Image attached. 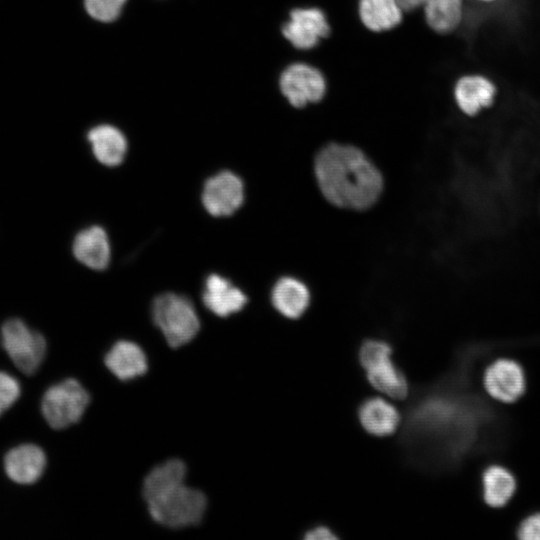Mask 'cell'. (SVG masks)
Listing matches in <instances>:
<instances>
[{
	"label": "cell",
	"instance_id": "cell-10",
	"mask_svg": "<svg viewBox=\"0 0 540 540\" xmlns=\"http://www.w3.org/2000/svg\"><path fill=\"white\" fill-rule=\"evenodd\" d=\"M284 37L296 48L315 47L330 33V26L322 10L316 7L296 8L282 27Z\"/></svg>",
	"mask_w": 540,
	"mask_h": 540
},
{
	"label": "cell",
	"instance_id": "cell-23",
	"mask_svg": "<svg viewBox=\"0 0 540 540\" xmlns=\"http://www.w3.org/2000/svg\"><path fill=\"white\" fill-rule=\"evenodd\" d=\"M126 0H85L88 14L101 22L117 19Z\"/></svg>",
	"mask_w": 540,
	"mask_h": 540
},
{
	"label": "cell",
	"instance_id": "cell-3",
	"mask_svg": "<svg viewBox=\"0 0 540 540\" xmlns=\"http://www.w3.org/2000/svg\"><path fill=\"white\" fill-rule=\"evenodd\" d=\"M392 346L380 339L365 340L358 352L360 365L369 383L394 399L408 395L409 385L404 372L392 360Z\"/></svg>",
	"mask_w": 540,
	"mask_h": 540
},
{
	"label": "cell",
	"instance_id": "cell-19",
	"mask_svg": "<svg viewBox=\"0 0 540 540\" xmlns=\"http://www.w3.org/2000/svg\"><path fill=\"white\" fill-rule=\"evenodd\" d=\"M186 466L179 459L168 460L153 468L143 482V497L149 502L184 484Z\"/></svg>",
	"mask_w": 540,
	"mask_h": 540
},
{
	"label": "cell",
	"instance_id": "cell-11",
	"mask_svg": "<svg viewBox=\"0 0 540 540\" xmlns=\"http://www.w3.org/2000/svg\"><path fill=\"white\" fill-rule=\"evenodd\" d=\"M202 300L207 309L220 317L239 312L248 301L241 289L218 274L206 278Z\"/></svg>",
	"mask_w": 540,
	"mask_h": 540
},
{
	"label": "cell",
	"instance_id": "cell-14",
	"mask_svg": "<svg viewBox=\"0 0 540 540\" xmlns=\"http://www.w3.org/2000/svg\"><path fill=\"white\" fill-rule=\"evenodd\" d=\"M358 420L363 429L373 436H388L400 423L397 409L381 397H369L357 409Z\"/></svg>",
	"mask_w": 540,
	"mask_h": 540
},
{
	"label": "cell",
	"instance_id": "cell-22",
	"mask_svg": "<svg viewBox=\"0 0 540 540\" xmlns=\"http://www.w3.org/2000/svg\"><path fill=\"white\" fill-rule=\"evenodd\" d=\"M423 6L426 21L436 32H450L461 20V0H427Z\"/></svg>",
	"mask_w": 540,
	"mask_h": 540
},
{
	"label": "cell",
	"instance_id": "cell-25",
	"mask_svg": "<svg viewBox=\"0 0 540 540\" xmlns=\"http://www.w3.org/2000/svg\"><path fill=\"white\" fill-rule=\"evenodd\" d=\"M521 540H540V512L527 516L517 528Z\"/></svg>",
	"mask_w": 540,
	"mask_h": 540
},
{
	"label": "cell",
	"instance_id": "cell-20",
	"mask_svg": "<svg viewBox=\"0 0 540 540\" xmlns=\"http://www.w3.org/2000/svg\"><path fill=\"white\" fill-rule=\"evenodd\" d=\"M517 483L504 466L491 465L482 474V493L485 503L492 508L505 506L514 496Z\"/></svg>",
	"mask_w": 540,
	"mask_h": 540
},
{
	"label": "cell",
	"instance_id": "cell-8",
	"mask_svg": "<svg viewBox=\"0 0 540 540\" xmlns=\"http://www.w3.org/2000/svg\"><path fill=\"white\" fill-rule=\"evenodd\" d=\"M483 386L494 400L505 404L514 403L525 393V372L515 360L499 358L486 367Z\"/></svg>",
	"mask_w": 540,
	"mask_h": 540
},
{
	"label": "cell",
	"instance_id": "cell-2",
	"mask_svg": "<svg viewBox=\"0 0 540 540\" xmlns=\"http://www.w3.org/2000/svg\"><path fill=\"white\" fill-rule=\"evenodd\" d=\"M154 324L172 348L190 342L200 329L193 303L187 297L168 292L157 296L151 307Z\"/></svg>",
	"mask_w": 540,
	"mask_h": 540
},
{
	"label": "cell",
	"instance_id": "cell-13",
	"mask_svg": "<svg viewBox=\"0 0 540 540\" xmlns=\"http://www.w3.org/2000/svg\"><path fill=\"white\" fill-rule=\"evenodd\" d=\"M75 258L93 270L105 269L110 261L111 249L106 231L100 226H91L80 231L72 245Z\"/></svg>",
	"mask_w": 540,
	"mask_h": 540
},
{
	"label": "cell",
	"instance_id": "cell-7",
	"mask_svg": "<svg viewBox=\"0 0 540 540\" xmlns=\"http://www.w3.org/2000/svg\"><path fill=\"white\" fill-rule=\"evenodd\" d=\"M279 86L282 94L294 107L320 101L326 91L323 74L305 63L289 65L281 73Z\"/></svg>",
	"mask_w": 540,
	"mask_h": 540
},
{
	"label": "cell",
	"instance_id": "cell-17",
	"mask_svg": "<svg viewBox=\"0 0 540 540\" xmlns=\"http://www.w3.org/2000/svg\"><path fill=\"white\" fill-rule=\"evenodd\" d=\"M95 158L103 165L113 167L122 163L127 151V141L116 127L102 124L92 128L87 135Z\"/></svg>",
	"mask_w": 540,
	"mask_h": 540
},
{
	"label": "cell",
	"instance_id": "cell-27",
	"mask_svg": "<svg viewBox=\"0 0 540 540\" xmlns=\"http://www.w3.org/2000/svg\"><path fill=\"white\" fill-rule=\"evenodd\" d=\"M403 11H411L425 4L427 0H397Z\"/></svg>",
	"mask_w": 540,
	"mask_h": 540
},
{
	"label": "cell",
	"instance_id": "cell-26",
	"mask_svg": "<svg viewBox=\"0 0 540 540\" xmlns=\"http://www.w3.org/2000/svg\"><path fill=\"white\" fill-rule=\"evenodd\" d=\"M306 540H326V539H338V535L334 531L325 525H316L308 529L304 534Z\"/></svg>",
	"mask_w": 540,
	"mask_h": 540
},
{
	"label": "cell",
	"instance_id": "cell-4",
	"mask_svg": "<svg viewBox=\"0 0 540 540\" xmlns=\"http://www.w3.org/2000/svg\"><path fill=\"white\" fill-rule=\"evenodd\" d=\"M147 504L154 521L169 528H183L202 521L207 500L201 491L182 484Z\"/></svg>",
	"mask_w": 540,
	"mask_h": 540
},
{
	"label": "cell",
	"instance_id": "cell-18",
	"mask_svg": "<svg viewBox=\"0 0 540 540\" xmlns=\"http://www.w3.org/2000/svg\"><path fill=\"white\" fill-rule=\"evenodd\" d=\"M495 87L481 76H465L455 86V99L460 109L467 115H474L489 106L495 95Z\"/></svg>",
	"mask_w": 540,
	"mask_h": 540
},
{
	"label": "cell",
	"instance_id": "cell-5",
	"mask_svg": "<svg viewBox=\"0 0 540 540\" xmlns=\"http://www.w3.org/2000/svg\"><path fill=\"white\" fill-rule=\"evenodd\" d=\"M90 402V395L75 379L53 385L44 394L41 411L50 427L65 429L78 422Z\"/></svg>",
	"mask_w": 540,
	"mask_h": 540
},
{
	"label": "cell",
	"instance_id": "cell-16",
	"mask_svg": "<svg viewBox=\"0 0 540 540\" xmlns=\"http://www.w3.org/2000/svg\"><path fill=\"white\" fill-rule=\"evenodd\" d=\"M105 365L120 380H131L147 371L143 350L130 341L115 343L105 356Z\"/></svg>",
	"mask_w": 540,
	"mask_h": 540
},
{
	"label": "cell",
	"instance_id": "cell-6",
	"mask_svg": "<svg viewBox=\"0 0 540 540\" xmlns=\"http://www.w3.org/2000/svg\"><path fill=\"white\" fill-rule=\"evenodd\" d=\"M3 348L14 365L25 375L34 374L46 354L45 338L20 319H10L1 328Z\"/></svg>",
	"mask_w": 540,
	"mask_h": 540
},
{
	"label": "cell",
	"instance_id": "cell-1",
	"mask_svg": "<svg viewBox=\"0 0 540 540\" xmlns=\"http://www.w3.org/2000/svg\"><path fill=\"white\" fill-rule=\"evenodd\" d=\"M314 173L322 195L331 204L352 210L371 207L383 189V177L358 148L330 143L316 155Z\"/></svg>",
	"mask_w": 540,
	"mask_h": 540
},
{
	"label": "cell",
	"instance_id": "cell-15",
	"mask_svg": "<svg viewBox=\"0 0 540 540\" xmlns=\"http://www.w3.org/2000/svg\"><path fill=\"white\" fill-rule=\"evenodd\" d=\"M273 307L284 317L297 319L304 314L310 302L307 286L293 277H282L271 292Z\"/></svg>",
	"mask_w": 540,
	"mask_h": 540
},
{
	"label": "cell",
	"instance_id": "cell-28",
	"mask_svg": "<svg viewBox=\"0 0 540 540\" xmlns=\"http://www.w3.org/2000/svg\"><path fill=\"white\" fill-rule=\"evenodd\" d=\"M483 1H491V0H483Z\"/></svg>",
	"mask_w": 540,
	"mask_h": 540
},
{
	"label": "cell",
	"instance_id": "cell-12",
	"mask_svg": "<svg viewBox=\"0 0 540 540\" xmlns=\"http://www.w3.org/2000/svg\"><path fill=\"white\" fill-rule=\"evenodd\" d=\"M46 467L44 451L33 444H25L10 450L4 459L7 476L18 484H33Z\"/></svg>",
	"mask_w": 540,
	"mask_h": 540
},
{
	"label": "cell",
	"instance_id": "cell-9",
	"mask_svg": "<svg viewBox=\"0 0 540 540\" xmlns=\"http://www.w3.org/2000/svg\"><path fill=\"white\" fill-rule=\"evenodd\" d=\"M244 195L241 178L231 171H222L205 182L202 203L212 216H229L242 206Z\"/></svg>",
	"mask_w": 540,
	"mask_h": 540
},
{
	"label": "cell",
	"instance_id": "cell-21",
	"mask_svg": "<svg viewBox=\"0 0 540 540\" xmlns=\"http://www.w3.org/2000/svg\"><path fill=\"white\" fill-rule=\"evenodd\" d=\"M358 10L363 24L376 32L392 29L402 20L397 0H359Z\"/></svg>",
	"mask_w": 540,
	"mask_h": 540
},
{
	"label": "cell",
	"instance_id": "cell-24",
	"mask_svg": "<svg viewBox=\"0 0 540 540\" xmlns=\"http://www.w3.org/2000/svg\"><path fill=\"white\" fill-rule=\"evenodd\" d=\"M19 382L11 375L0 372V416L20 397Z\"/></svg>",
	"mask_w": 540,
	"mask_h": 540
}]
</instances>
